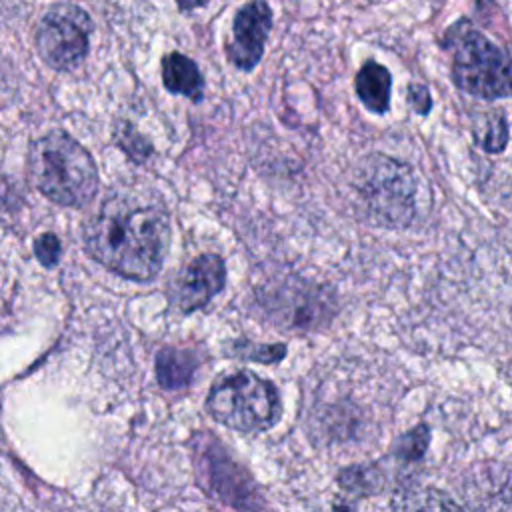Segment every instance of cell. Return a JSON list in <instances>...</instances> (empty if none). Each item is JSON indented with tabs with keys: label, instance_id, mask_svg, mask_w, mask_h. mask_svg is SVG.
I'll return each instance as SVG.
<instances>
[{
	"label": "cell",
	"instance_id": "15",
	"mask_svg": "<svg viewBox=\"0 0 512 512\" xmlns=\"http://www.w3.org/2000/svg\"><path fill=\"white\" fill-rule=\"evenodd\" d=\"M428 444H430V430H428V426L420 424V426L408 430L404 436L398 438V442L394 444V454L400 460L416 462L424 456Z\"/></svg>",
	"mask_w": 512,
	"mask_h": 512
},
{
	"label": "cell",
	"instance_id": "17",
	"mask_svg": "<svg viewBox=\"0 0 512 512\" xmlns=\"http://www.w3.org/2000/svg\"><path fill=\"white\" fill-rule=\"evenodd\" d=\"M116 142L120 148H124V152L134 162H144L148 158V154L152 152V146L148 144V140L144 136H140L132 124H126V122L116 128Z\"/></svg>",
	"mask_w": 512,
	"mask_h": 512
},
{
	"label": "cell",
	"instance_id": "13",
	"mask_svg": "<svg viewBox=\"0 0 512 512\" xmlns=\"http://www.w3.org/2000/svg\"><path fill=\"white\" fill-rule=\"evenodd\" d=\"M200 366L196 352L164 346L156 354V378L164 390L186 388Z\"/></svg>",
	"mask_w": 512,
	"mask_h": 512
},
{
	"label": "cell",
	"instance_id": "14",
	"mask_svg": "<svg viewBox=\"0 0 512 512\" xmlns=\"http://www.w3.org/2000/svg\"><path fill=\"white\" fill-rule=\"evenodd\" d=\"M472 132L476 144L490 154L502 152L508 144V122L500 110H488L486 114H480Z\"/></svg>",
	"mask_w": 512,
	"mask_h": 512
},
{
	"label": "cell",
	"instance_id": "19",
	"mask_svg": "<svg viewBox=\"0 0 512 512\" xmlns=\"http://www.w3.org/2000/svg\"><path fill=\"white\" fill-rule=\"evenodd\" d=\"M408 104L412 106V110H416L418 114H428L432 108V98L426 86L422 84H410L408 88Z\"/></svg>",
	"mask_w": 512,
	"mask_h": 512
},
{
	"label": "cell",
	"instance_id": "12",
	"mask_svg": "<svg viewBox=\"0 0 512 512\" xmlns=\"http://www.w3.org/2000/svg\"><path fill=\"white\" fill-rule=\"evenodd\" d=\"M356 96L360 102L374 114H384L390 108V92H392V76L386 66L368 60L356 74L354 80Z\"/></svg>",
	"mask_w": 512,
	"mask_h": 512
},
{
	"label": "cell",
	"instance_id": "18",
	"mask_svg": "<svg viewBox=\"0 0 512 512\" xmlns=\"http://www.w3.org/2000/svg\"><path fill=\"white\" fill-rule=\"evenodd\" d=\"M34 252L38 256V260L46 266V268H52L58 264L60 260V240L56 234L52 232H46L42 234L36 244H34Z\"/></svg>",
	"mask_w": 512,
	"mask_h": 512
},
{
	"label": "cell",
	"instance_id": "3",
	"mask_svg": "<svg viewBox=\"0 0 512 512\" xmlns=\"http://www.w3.org/2000/svg\"><path fill=\"white\" fill-rule=\"evenodd\" d=\"M354 188L376 226L404 228L416 216V176L412 168L384 154L362 158Z\"/></svg>",
	"mask_w": 512,
	"mask_h": 512
},
{
	"label": "cell",
	"instance_id": "20",
	"mask_svg": "<svg viewBox=\"0 0 512 512\" xmlns=\"http://www.w3.org/2000/svg\"><path fill=\"white\" fill-rule=\"evenodd\" d=\"M182 12H190L208 4V0H174Z\"/></svg>",
	"mask_w": 512,
	"mask_h": 512
},
{
	"label": "cell",
	"instance_id": "8",
	"mask_svg": "<svg viewBox=\"0 0 512 512\" xmlns=\"http://www.w3.org/2000/svg\"><path fill=\"white\" fill-rule=\"evenodd\" d=\"M194 460L198 470V482L204 486L206 492L232 506L250 508L244 498H250L254 502V484L244 468L228 458L226 450L216 438L206 434L196 436Z\"/></svg>",
	"mask_w": 512,
	"mask_h": 512
},
{
	"label": "cell",
	"instance_id": "6",
	"mask_svg": "<svg viewBox=\"0 0 512 512\" xmlns=\"http://www.w3.org/2000/svg\"><path fill=\"white\" fill-rule=\"evenodd\" d=\"M92 18L76 4L62 2L52 6L40 20L36 50L54 70H72L88 54Z\"/></svg>",
	"mask_w": 512,
	"mask_h": 512
},
{
	"label": "cell",
	"instance_id": "1",
	"mask_svg": "<svg viewBox=\"0 0 512 512\" xmlns=\"http://www.w3.org/2000/svg\"><path fill=\"white\" fill-rule=\"evenodd\" d=\"M88 254L110 272L134 282L152 280L170 246V216L146 188L110 192L84 224Z\"/></svg>",
	"mask_w": 512,
	"mask_h": 512
},
{
	"label": "cell",
	"instance_id": "5",
	"mask_svg": "<svg viewBox=\"0 0 512 512\" xmlns=\"http://www.w3.org/2000/svg\"><path fill=\"white\" fill-rule=\"evenodd\" d=\"M448 38L454 48L452 78L462 92L484 100L510 94V58L500 46L468 26V22H458L448 32Z\"/></svg>",
	"mask_w": 512,
	"mask_h": 512
},
{
	"label": "cell",
	"instance_id": "11",
	"mask_svg": "<svg viewBox=\"0 0 512 512\" xmlns=\"http://www.w3.org/2000/svg\"><path fill=\"white\" fill-rule=\"evenodd\" d=\"M162 82L168 92L186 96L194 102L204 94V78L198 64L180 52H170L162 58Z\"/></svg>",
	"mask_w": 512,
	"mask_h": 512
},
{
	"label": "cell",
	"instance_id": "16",
	"mask_svg": "<svg viewBox=\"0 0 512 512\" xmlns=\"http://www.w3.org/2000/svg\"><path fill=\"white\" fill-rule=\"evenodd\" d=\"M228 354L244 358V360L260 362V364H274L284 358L286 346L284 344H252L246 340H242V342L238 340V342H234V350Z\"/></svg>",
	"mask_w": 512,
	"mask_h": 512
},
{
	"label": "cell",
	"instance_id": "4",
	"mask_svg": "<svg viewBox=\"0 0 512 512\" xmlns=\"http://www.w3.org/2000/svg\"><path fill=\"white\" fill-rule=\"evenodd\" d=\"M206 410L218 424L252 434L276 426L282 402L274 382L250 370H240L212 386L206 396Z\"/></svg>",
	"mask_w": 512,
	"mask_h": 512
},
{
	"label": "cell",
	"instance_id": "9",
	"mask_svg": "<svg viewBox=\"0 0 512 512\" xmlns=\"http://www.w3.org/2000/svg\"><path fill=\"white\" fill-rule=\"evenodd\" d=\"M226 282V264L218 254H200L188 262L170 282V304L180 314L204 308Z\"/></svg>",
	"mask_w": 512,
	"mask_h": 512
},
{
	"label": "cell",
	"instance_id": "2",
	"mask_svg": "<svg viewBox=\"0 0 512 512\" xmlns=\"http://www.w3.org/2000/svg\"><path fill=\"white\" fill-rule=\"evenodd\" d=\"M32 184L54 204L82 208L98 190V168L90 152L62 130L38 138L28 154Z\"/></svg>",
	"mask_w": 512,
	"mask_h": 512
},
{
	"label": "cell",
	"instance_id": "21",
	"mask_svg": "<svg viewBox=\"0 0 512 512\" xmlns=\"http://www.w3.org/2000/svg\"><path fill=\"white\" fill-rule=\"evenodd\" d=\"M2 304H4V302H2V296H0V312H2Z\"/></svg>",
	"mask_w": 512,
	"mask_h": 512
},
{
	"label": "cell",
	"instance_id": "10",
	"mask_svg": "<svg viewBox=\"0 0 512 512\" xmlns=\"http://www.w3.org/2000/svg\"><path fill=\"white\" fill-rule=\"evenodd\" d=\"M272 30V8L266 0H250L234 14L232 38L226 44L228 60L242 72L258 66Z\"/></svg>",
	"mask_w": 512,
	"mask_h": 512
},
{
	"label": "cell",
	"instance_id": "7",
	"mask_svg": "<svg viewBox=\"0 0 512 512\" xmlns=\"http://www.w3.org/2000/svg\"><path fill=\"white\" fill-rule=\"evenodd\" d=\"M260 298L274 322L290 330H318L334 312L332 296L320 286L300 278H288L264 288L260 290Z\"/></svg>",
	"mask_w": 512,
	"mask_h": 512
}]
</instances>
